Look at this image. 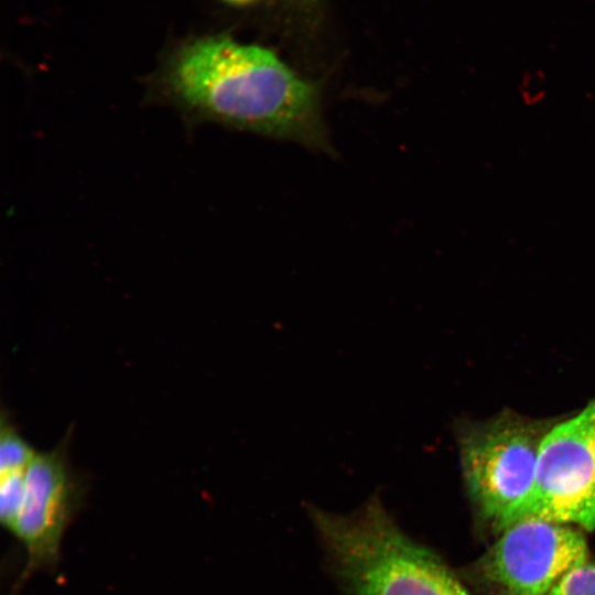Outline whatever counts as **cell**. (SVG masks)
Segmentation results:
<instances>
[{
    "mask_svg": "<svg viewBox=\"0 0 595 595\" xmlns=\"http://www.w3.org/2000/svg\"><path fill=\"white\" fill-rule=\"evenodd\" d=\"M36 456L32 447L4 422L0 433V474L25 470Z\"/></svg>",
    "mask_w": 595,
    "mask_h": 595,
    "instance_id": "7",
    "label": "cell"
},
{
    "mask_svg": "<svg viewBox=\"0 0 595 595\" xmlns=\"http://www.w3.org/2000/svg\"><path fill=\"white\" fill-rule=\"evenodd\" d=\"M309 511L346 595H473L434 552L401 530L378 496L347 513Z\"/></svg>",
    "mask_w": 595,
    "mask_h": 595,
    "instance_id": "2",
    "label": "cell"
},
{
    "mask_svg": "<svg viewBox=\"0 0 595 595\" xmlns=\"http://www.w3.org/2000/svg\"><path fill=\"white\" fill-rule=\"evenodd\" d=\"M78 501V482L62 447L36 454L25 470L24 498L12 531L26 551L21 582L34 572L56 566Z\"/></svg>",
    "mask_w": 595,
    "mask_h": 595,
    "instance_id": "6",
    "label": "cell"
},
{
    "mask_svg": "<svg viewBox=\"0 0 595 595\" xmlns=\"http://www.w3.org/2000/svg\"><path fill=\"white\" fill-rule=\"evenodd\" d=\"M545 420L504 411L486 422L457 429L462 473L470 499L483 518L502 531L510 513L530 493Z\"/></svg>",
    "mask_w": 595,
    "mask_h": 595,
    "instance_id": "3",
    "label": "cell"
},
{
    "mask_svg": "<svg viewBox=\"0 0 595 595\" xmlns=\"http://www.w3.org/2000/svg\"><path fill=\"white\" fill-rule=\"evenodd\" d=\"M229 3H232V4H246V3H249L253 0H225Z\"/></svg>",
    "mask_w": 595,
    "mask_h": 595,
    "instance_id": "10",
    "label": "cell"
},
{
    "mask_svg": "<svg viewBox=\"0 0 595 595\" xmlns=\"http://www.w3.org/2000/svg\"><path fill=\"white\" fill-rule=\"evenodd\" d=\"M25 470L1 474L0 519L2 526L10 532L14 529L22 507L25 491Z\"/></svg>",
    "mask_w": 595,
    "mask_h": 595,
    "instance_id": "8",
    "label": "cell"
},
{
    "mask_svg": "<svg viewBox=\"0 0 595 595\" xmlns=\"http://www.w3.org/2000/svg\"><path fill=\"white\" fill-rule=\"evenodd\" d=\"M169 93L202 118L264 137L327 150L321 91L273 52L212 36L174 57Z\"/></svg>",
    "mask_w": 595,
    "mask_h": 595,
    "instance_id": "1",
    "label": "cell"
},
{
    "mask_svg": "<svg viewBox=\"0 0 595 595\" xmlns=\"http://www.w3.org/2000/svg\"><path fill=\"white\" fill-rule=\"evenodd\" d=\"M528 518L595 529V400L550 429L533 486L504 529Z\"/></svg>",
    "mask_w": 595,
    "mask_h": 595,
    "instance_id": "4",
    "label": "cell"
},
{
    "mask_svg": "<svg viewBox=\"0 0 595 595\" xmlns=\"http://www.w3.org/2000/svg\"><path fill=\"white\" fill-rule=\"evenodd\" d=\"M501 532L476 565L499 595H548L565 573L588 560L586 538L572 526L528 518Z\"/></svg>",
    "mask_w": 595,
    "mask_h": 595,
    "instance_id": "5",
    "label": "cell"
},
{
    "mask_svg": "<svg viewBox=\"0 0 595 595\" xmlns=\"http://www.w3.org/2000/svg\"><path fill=\"white\" fill-rule=\"evenodd\" d=\"M548 595H595V561L587 560L570 570Z\"/></svg>",
    "mask_w": 595,
    "mask_h": 595,
    "instance_id": "9",
    "label": "cell"
}]
</instances>
